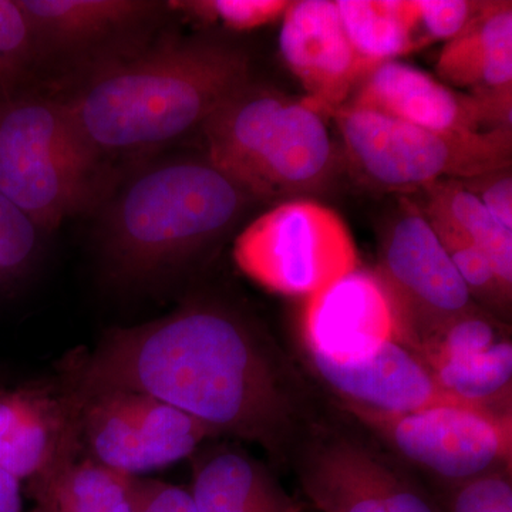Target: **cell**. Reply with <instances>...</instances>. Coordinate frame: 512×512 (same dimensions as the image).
Instances as JSON below:
<instances>
[{"label": "cell", "instance_id": "cell-9", "mask_svg": "<svg viewBox=\"0 0 512 512\" xmlns=\"http://www.w3.org/2000/svg\"><path fill=\"white\" fill-rule=\"evenodd\" d=\"M373 272L392 303L397 342L412 352L448 323L480 306L414 202L404 201L384 229Z\"/></svg>", "mask_w": 512, "mask_h": 512}, {"label": "cell", "instance_id": "cell-25", "mask_svg": "<svg viewBox=\"0 0 512 512\" xmlns=\"http://www.w3.org/2000/svg\"><path fill=\"white\" fill-rule=\"evenodd\" d=\"M43 60L18 0H0V100L23 92Z\"/></svg>", "mask_w": 512, "mask_h": 512}, {"label": "cell", "instance_id": "cell-19", "mask_svg": "<svg viewBox=\"0 0 512 512\" xmlns=\"http://www.w3.org/2000/svg\"><path fill=\"white\" fill-rule=\"evenodd\" d=\"M191 458L190 493L198 512H308L241 448L218 444Z\"/></svg>", "mask_w": 512, "mask_h": 512}, {"label": "cell", "instance_id": "cell-29", "mask_svg": "<svg viewBox=\"0 0 512 512\" xmlns=\"http://www.w3.org/2000/svg\"><path fill=\"white\" fill-rule=\"evenodd\" d=\"M133 512H198L190 490L154 478L131 480Z\"/></svg>", "mask_w": 512, "mask_h": 512}, {"label": "cell", "instance_id": "cell-28", "mask_svg": "<svg viewBox=\"0 0 512 512\" xmlns=\"http://www.w3.org/2000/svg\"><path fill=\"white\" fill-rule=\"evenodd\" d=\"M484 2L471 0H413L414 28L419 47L431 42H450L466 29Z\"/></svg>", "mask_w": 512, "mask_h": 512}, {"label": "cell", "instance_id": "cell-11", "mask_svg": "<svg viewBox=\"0 0 512 512\" xmlns=\"http://www.w3.org/2000/svg\"><path fill=\"white\" fill-rule=\"evenodd\" d=\"M74 394L80 402L83 456L126 476L143 477L173 466L194 456L205 440L215 439L200 421L148 394Z\"/></svg>", "mask_w": 512, "mask_h": 512}, {"label": "cell", "instance_id": "cell-13", "mask_svg": "<svg viewBox=\"0 0 512 512\" xmlns=\"http://www.w3.org/2000/svg\"><path fill=\"white\" fill-rule=\"evenodd\" d=\"M279 49L293 76L308 93L306 103L323 116L345 106L375 69L350 45L336 2L299 0L282 16Z\"/></svg>", "mask_w": 512, "mask_h": 512}, {"label": "cell", "instance_id": "cell-1", "mask_svg": "<svg viewBox=\"0 0 512 512\" xmlns=\"http://www.w3.org/2000/svg\"><path fill=\"white\" fill-rule=\"evenodd\" d=\"M60 380L77 394H148L276 460H288L315 424L301 376L274 340L217 299H188L163 318L107 330L92 352L64 363Z\"/></svg>", "mask_w": 512, "mask_h": 512}, {"label": "cell", "instance_id": "cell-20", "mask_svg": "<svg viewBox=\"0 0 512 512\" xmlns=\"http://www.w3.org/2000/svg\"><path fill=\"white\" fill-rule=\"evenodd\" d=\"M131 480L80 454L26 493L53 512H133Z\"/></svg>", "mask_w": 512, "mask_h": 512}, {"label": "cell", "instance_id": "cell-4", "mask_svg": "<svg viewBox=\"0 0 512 512\" xmlns=\"http://www.w3.org/2000/svg\"><path fill=\"white\" fill-rule=\"evenodd\" d=\"M212 164L255 200L302 198L323 187L336 165L325 116L249 83L225 101L200 128Z\"/></svg>", "mask_w": 512, "mask_h": 512}, {"label": "cell", "instance_id": "cell-14", "mask_svg": "<svg viewBox=\"0 0 512 512\" xmlns=\"http://www.w3.org/2000/svg\"><path fill=\"white\" fill-rule=\"evenodd\" d=\"M302 352L313 375L338 397L343 407L397 414L441 404H468L444 392L419 357L397 340L346 359L313 350Z\"/></svg>", "mask_w": 512, "mask_h": 512}, {"label": "cell", "instance_id": "cell-23", "mask_svg": "<svg viewBox=\"0 0 512 512\" xmlns=\"http://www.w3.org/2000/svg\"><path fill=\"white\" fill-rule=\"evenodd\" d=\"M47 232L0 195V296L35 274L45 254Z\"/></svg>", "mask_w": 512, "mask_h": 512}, {"label": "cell", "instance_id": "cell-7", "mask_svg": "<svg viewBox=\"0 0 512 512\" xmlns=\"http://www.w3.org/2000/svg\"><path fill=\"white\" fill-rule=\"evenodd\" d=\"M235 264L268 291L309 298L360 268L338 212L308 198L279 202L235 238Z\"/></svg>", "mask_w": 512, "mask_h": 512}, {"label": "cell", "instance_id": "cell-18", "mask_svg": "<svg viewBox=\"0 0 512 512\" xmlns=\"http://www.w3.org/2000/svg\"><path fill=\"white\" fill-rule=\"evenodd\" d=\"M43 60L79 55L144 29L165 3L144 0H18Z\"/></svg>", "mask_w": 512, "mask_h": 512}, {"label": "cell", "instance_id": "cell-30", "mask_svg": "<svg viewBox=\"0 0 512 512\" xmlns=\"http://www.w3.org/2000/svg\"><path fill=\"white\" fill-rule=\"evenodd\" d=\"M458 181L483 204L498 224L512 231L511 167Z\"/></svg>", "mask_w": 512, "mask_h": 512}, {"label": "cell", "instance_id": "cell-17", "mask_svg": "<svg viewBox=\"0 0 512 512\" xmlns=\"http://www.w3.org/2000/svg\"><path fill=\"white\" fill-rule=\"evenodd\" d=\"M441 82L470 89L495 124L512 126V3L484 2L437 59Z\"/></svg>", "mask_w": 512, "mask_h": 512}, {"label": "cell", "instance_id": "cell-32", "mask_svg": "<svg viewBox=\"0 0 512 512\" xmlns=\"http://www.w3.org/2000/svg\"><path fill=\"white\" fill-rule=\"evenodd\" d=\"M28 512H53L52 510H49V508L42 507V505H35V507L32 508V510Z\"/></svg>", "mask_w": 512, "mask_h": 512}, {"label": "cell", "instance_id": "cell-10", "mask_svg": "<svg viewBox=\"0 0 512 512\" xmlns=\"http://www.w3.org/2000/svg\"><path fill=\"white\" fill-rule=\"evenodd\" d=\"M291 457L318 512H440L396 458L356 434L315 423Z\"/></svg>", "mask_w": 512, "mask_h": 512}, {"label": "cell", "instance_id": "cell-31", "mask_svg": "<svg viewBox=\"0 0 512 512\" xmlns=\"http://www.w3.org/2000/svg\"><path fill=\"white\" fill-rule=\"evenodd\" d=\"M0 512H26L23 508V484L0 468Z\"/></svg>", "mask_w": 512, "mask_h": 512}, {"label": "cell", "instance_id": "cell-5", "mask_svg": "<svg viewBox=\"0 0 512 512\" xmlns=\"http://www.w3.org/2000/svg\"><path fill=\"white\" fill-rule=\"evenodd\" d=\"M103 161L60 99L0 100V195L50 234L106 194Z\"/></svg>", "mask_w": 512, "mask_h": 512}, {"label": "cell", "instance_id": "cell-12", "mask_svg": "<svg viewBox=\"0 0 512 512\" xmlns=\"http://www.w3.org/2000/svg\"><path fill=\"white\" fill-rule=\"evenodd\" d=\"M79 419L62 380L0 387V468L22 484L46 480L82 454Z\"/></svg>", "mask_w": 512, "mask_h": 512}, {"label": "cell", "instance_id": "cell-3", "mask_svg": "<svg viewBox=\"0 0 512 512\" xmlns=\"http://www.w3.org/2000/svg\"><path fill=\"white\" fill-rule=\"evenodd\" d=\"M254 201L207 157L141 164L100 200L101 269L124 288L157 284L197 261Z\"/></svg>", "mask_w": 512, "mask_h": 512}, {"label": "cell", "instance_id": "cell-8", "mask_svg": "<svg viewBox=\"0 0 512 512\" xmlns=\"http://www.w3.org/2000/svg\"><path fill=\"white\" fill-rule=\"evenodd\" d=\"M397 460L439 481L466 483L511 470V409L441 404L412 413H380L345 406Z\"/></svg>", "mask_w": 512, "mask_h": 512}, {"label": "cell", "instance_id": "cell-2", "mask_svg": "<svg viewBox=\"0 0 512 512\" xmlns=\"http://www.w3.org/2000/svg\"><path fill=\"white\" fill-rule=\"evenodd\" d=\"M249 83L251 66L239 47L210 37L167 39L111 57L60 100L104 163L200 130Z\"/></svg>", "mask_w": 512, "mask_h": 512}, {"label": "cell", "instance_id": "cell-21", "mask_svg": "<svg viewBox=\"0 0 512 512\" xmlns=\"http://www.w3.org/2000/svg\"><path fill=\"white\" fill-rule=\"evenodd\" d=\"M336 6L350 45L373 67L420 49L413 0H338Z\"/></svg>", "mask_w": 512, "mask_h": 512}, {"label": "cell", "instance_id": "cell-27", "mask_svg": "<svg viewBox=\"0 0 512 512\" xmlns=\"http://www.w3.org/2000/svg\"><path fill=\"white\" fill-rule=\"evenodd\" d=\"M434 500L440 512H512L511 470L441 487L439 498Z\"/></svg>", "mask_w": 512, "mask_h": 512}, {"label": "cell", "instance_id": "cell-26", "mask_svg": "<svg viewBox=\"0 0 512 512\" xmlns=\"http://www.w3.org/2000/svg\"><path fill=\"white\" fill-rule=\"evenodd\" d=\"M289 3L286 0H171L165 3V8L202 25L249 32L282 19Z\"/></svg>", "mask_w": 512, "mask_h": 512}, {"label": "cell", "instance_id": "cell-6", "mask_svg": "<svg viewBox=\"0 0 512 512\" xmlns=\"http://www.w3.org/2000/svg\"><path fill=\"white\" fill-rule=\"evenodd\" d=\"M330 117L350 161L380 190L419 191L437 181L468 180L511 167V127L444 133L349 104Z\"/></svg>", "mask_w": 512, "mask_h": 512}, {"label": "cell", "instance_id": "cell-22", "mask_svg": "<svg viewBox=\"0 0 512 512\" xmlns=\"http://www.w3.org/2000/svg\"><path fill=\"white\" fill-rule=\"evenodd\" d=\"M421 210L437 215L473 242L487 256L501 288L512 295V231L498 224L483 204L458 180H443L424 188Z\"/></svg>", "mask_w": 512, "mask_h": 512}, {"label": "cell", "instance_id": "cell-24", "mask_svg": "<svg viewBox=\"0 0 512 512\" xmlns=\"http://www.w3.org/2000/svg\"><path fill=\"white\" fill-rule=\"evenodd\" d=\"M423 212L477 305H485V309L494 315L507 313L511 298L501 288L484 252L437 215Z\"/></svg>", "mask_w": 512, "mask_h": 512}, {"label": "cell", "instance_id": "cell-16", "mask_svg": "<svg viewBox=\"0 0 512 512\" xmlns=\"http://www.w3.org/2000/svg\"><path fill=\"white\" fill-rule=\"evenodd\" d=\"M346 104L444 133L493 130L476 97L399 60L377 64Z\"/></svg>", "mask_w": 512, "mask_h": 512}, {"label": "cell", "instance_id": "cell-15", "mask_svg": "<svg viewBox=\"0 0 512 512\" xmlns=\"http://www.w3.org/2000/svg\"><path fill=\"white\" fill-rule=\"evenodd\" d=\"M302 349L346 359L397 340L392 303L375 272L357 268L306 298L299 322Z\"/></svg>", "mask_w": 512, "mask_h": 512}]
</instances>
